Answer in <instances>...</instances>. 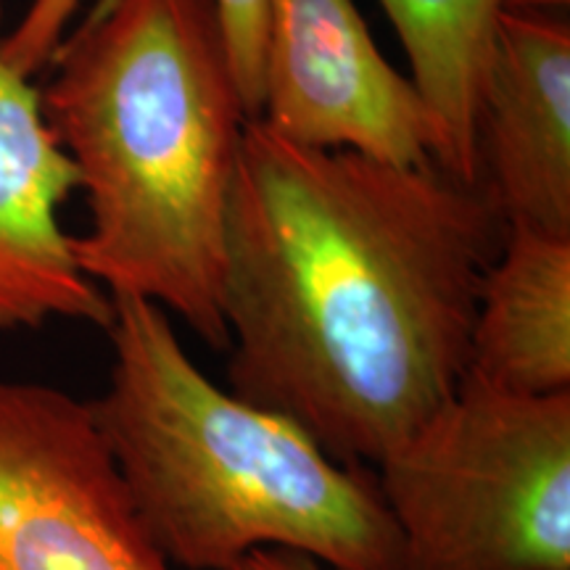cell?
Wrapping results in <instances>:
<instances>
[{
	"label": "cell",
	"instance_id": "cell-1",
	"mask_svg": "<svg viewBox=\"0 0 570 570\" xmlns=\"http://www.w3.org/2000/svg\"><path fill=\"white\" fill-rule=\"evenodd\" d=\"M504 235L481 183L248 119L227 209L230 391L375 468L458 394Z\"/></svg>",
	"mask_w": 570,
	"mask_h": 570
},
{
	"label": "cell",
	"instance_id": "cell-2",
	"mask_svg": "<svg viewBox=\"0 0 570 570\" xmlns=\"http://www.w3.org/2000/svg\"><path fill=\"white\" fill-rule=\"evenodd\" d=\"M40 90L80 175L77 262L227 348V209L248 122L212 0H96Z\"/></svg>",
	"mask_w": 570,
	"mask_h": 570
},
{
	"label": "cell",
	"instance_id": "cell-3",
	"mask_svg": "<svg viewBox=\"0 0 570 570\" xmlns=\"http://www.w3.org/2000/svg\"><path fill=\"white\" fill-rule=\"evenodd\" d=\"M111 373L90 412L154 544L177 570L259 550L331 570H404L375 470L325 452L296 420L217 386L154 302L111 298Z\"/></svg>",
	"mask_w": 570,
	"mask_h": 570
},
{
	"label": "cell",
	"instance_id": "cell-4",
	"mask_svg": "<svg viewBox=\"0 0 570 570\" xmlns=\"http://www.w3.org/2000/svg\"><path fill=\"white\" fill-rule=\"evenodd\" d=\"M373 470L404 570H570V391L460 383Z\"/></svg>",
	"mask_w": 570,
	"mask_h": 570
},
{
	"label": "cell",
	"instance_id": "cell-5",
	"mask_svg": "<svg viewBox=\"0 0 570 570\" xmlns=\"http://www.w3.org/2000/svg\"><path fill=\"white\" fill-rule=\"evenodd\" d=\"M0 570H177L90 404L48 383L0 377Z\"/></svg>",
	"mask_w": 570,
	"mask_h": 570
},
{
	"label": "cell",
	"instance_id": "cell-6",
	"mask_svg": "<svg viewBox=\"0 0 570 570\" xmlns=\"http://www.w3.org/2000/svg\"><path fill=\"white\" fill-rule=\"evenodd\" d=\"M262 122L298 146L420 167L436 127L375 46L354 0H269Z\"/></svg>",
	"mask_w": 570,
	"mask_h": 570
},
{
	"label": "cell",
	"instance_id": "cell-7",
	"mask_svg": "<svg viewBox=\"0 0 570 570\" xmlns=\"http://www.w3.org/2000/svg\"><path fill=\"white\" fill-rule=\"evenodd\" d=\"M30 80L6 59L0 32V331L59 320L106 331L111 298L82 273L59 219L80 175Z\"/></svg>",
	"mask_w": 570,
	"mask_h": 570
},
{
	"label": "cell",
	"instance_id": "cell-8",
	"mask_svg": "<svg viewBox=\"0 0 570 570\" xmlns=\"http://www.w3.org/2000/svg\"><path fill=\"white\" fill-rule=\"evenodd\" d=\"M479 183L508 227L570 238V24L502 13L483 77Z\"/></svg>",
	"mask_w": 570,
	"mask_h": 570
},
{
	"label": "cell",
	"instance_id": "cell-9",
	"mask_svg": "<svg viewBox=\"0 0 570 570\" xmlns=\"http://www.w3.org/2000/svg\"><path fill=\"white\" fill-rule=\"evenodd\" d=\"M462 383L512 396L570 391V238L508 227L483 277Z\"/></svg>",
	"mask_w": 570,
	"mask_h": 570
},
{
	"label": "cell",
	"instance_id": "cell-10",
	"mask_svg": "<svg viewBox=\"0 0 570 570\" xmlns=\"http://www.w3.org/2000/svg\"><path fill=\"white\" fill-rule=\"evenodd\" d=\"M436 127L433 164L479 183L475 122L502 0H381Z\"/></svg>",
	"mask_w": 570,
	"mask_h": 570
},
{
	"label": "cell",
	"instance_id": "cell-11",
	"mask_svg": "<svg viewBox=\"0 0 570 570\" xmlns=\"http://www.w3.org/2000/svg\"><path fill=\"white\" fill-rule=\"evenodd\" d=\"M212 6L246 117L259 119L269 0H212Z\"/></svg>",
	"mask_w": 570,
	"mask_h": 570
},
{
	"label": "cell",
	"instance_id": "cell-12",
	"mask_svg": "<svg viewBox=\"0 0 570 570\" xmlns=\"http://www.w3.org/2000/svg\"><path fill=\"white\" fill-rule=\"evenodd\" d=\"M85 0H30L17 27L3 35V53L24 77H35L51 61V56Z\"/></svg>",
	"mask_w": 570,
	"mask_h": 570
},
{
	"label": "cell",
	"instance_id": "cell-13",
	"mask_svg": "<svg viewBox=\"0 0 570 570\" xmlns=\"http://www.w3.org/2000/svg\"><path fill=\"white\" fill-rule=\"evenodd\" d=\"M230 570H331L323 562L294 550H259L235 562Z\"/></svg>",
	"mask_w": 570,
	"mask_h": 570
},
{
	"label": "cell",
	"instance_id": "cell-14",
	"mask_svg": "<svg viewBox=\"0 0 570 570\" xmlns=\"http://www.w3.org/2000/svg\"><path fill=\"white\" fill-rule=\"evenodd\" d=\"M570 0H502V13H525V17H560Z\"/></svg>",
	"mask_w": 570,
	"mask_h": 570
}]
</instances>
